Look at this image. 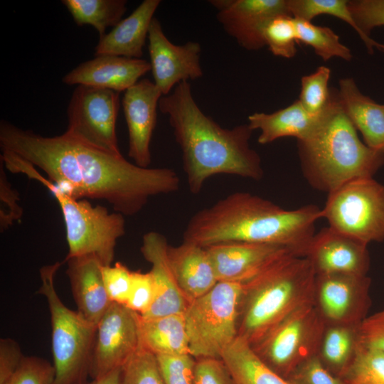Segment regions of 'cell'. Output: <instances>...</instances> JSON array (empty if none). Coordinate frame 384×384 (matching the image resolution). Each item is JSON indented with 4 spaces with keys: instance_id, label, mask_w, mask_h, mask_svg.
Segmentation results:
<instances>
[{
    "instance_id": "1",
    "label": "cell",
    "mask_w": 384,
    "mask_h": 384,
    "mask_svg": "<svg viewBox=\"0 0 384 384\" xmlns=\"http://www.w3.org/2000/svg\"><path fill=\"white\" fill-rule=\"evenodd\" d=\"M1 153L39 169L75 199H100L115 212L132 216L151 197L177 191L180 179L169 168H143L83 143L65 132L43 137L4 119L0 122Z\"/></svg>"
},
{
    "instance_id": "2",
    "label": "cell",
    "mask_w": 384,
    "mask_h": 384,
    "mask_svg": "<svg viewBox=\"0 0 384 384\" xmlns=\"http://www.w3.org/2000/svg\"><path fill=\"white\" fill-rule=\"evenodd\" d=\"M159 110L169 117L183 156L191 193L197 194L206 180L230 174L260 181L264 176L260 155L250 147L252 130L247 124L222 127L196 104L188 81L162 96Z\"/></svg>"
},
{
    "instance_id": "3",
    "label": "cell",
    "mask_w": 384,
    "mask_h": 384,
    "mask_svg": "<svg viewBox=\"0 0 384 384\" xmlns=\"http://www.w3.org/2000/svg\"><path fill=\"white\" fill-rule=\"evenodd\" d=\"M320 218L321 208L314 204L287 210L237 191L195 213L183 237L204 247L235 242L277 245L305 257Z\"/></svg>"
},
{
    "instance_id": "4",
    "label": "cell",
    "mask_w": 384,
    "mask_h": 384,
    "mask_svg": "<svg viewBox=\"0 0 384 384\" xmlns=\"http://www.w3.org/2000/svg\"><path fill=\"white\" fill-rule=\"evenodd\" d=\"M301 170L314 189L327 193L361 178H372L384 165V152L359 139L331 87L321 123L309 138L297 141Z\"/></svg>"
},
{
    "instance_id": "5",
    "label": "cell",
    "mask_w": 384,
    "mask_h": 384,
    "mask_svg": "<svg viewBox=\"0 0 384 384\" xmlns=\"http://www.w3.org/2000/svg\"><path fill=\"white\" fill-rule=\"evenodd\" d=\"M315 278L309 260L288 251L242 283L238 336L253 346L292 312L314 302Z\"/></svg>"
},
{
    "instance_id": "6",
    "label": "cell",
    "mask_w": 384,
    "mask_h": 384,
    "mask_svg": "<svg viewBox=\"0 0 384 384\" xmlns=\"http://www.w3.org/2000/svg\"><path fill=\"white\" fill-rule=\"evenodd\" d=\"M6 169L22 174L45 186L57 201L65 227L68 253L65 258L94 255L103 266L112 265L117 240L125 233V220L119 213L75 199L50 181L33 166L16 158L5 161Z\"/></svg>"
},
{
    "instance_id": "7",
    "label": "cell",
    "mask_w": 384,
    "mask_h": 384,
    "mask_svg": "<svg viewBox=\"0 0 384 384\" xmlns=\"http://www.w3.org/2000/svg\"><path fill=\"white\" fill-rule=\"evenodd\" d=\"M65 262L43 266L38 293L47 300L52 328L55 378L52 384H86L95 340L97 325L78 311L67 307L55 287V276Z\"/></svg>"
},
{
    "instance_id": "8",
    "label": "cell",
    "mask_w": 384,
    "mask_h": 384,
    "mask_svg": "<svg viewBox=\"0 0 384 384\" xmlns=\"http://www.w3.org/2000/svg\"><path fill=\"white\" fill-rule=\"evenodd\" d=\"M242 290V283L219 281L189 303L184 319L190 353L196 359L221 358L238 336Z\"/></svg>"
},
{
    "instance_id": "9",
    "label": "cell",
    "mask_w": 384,
    "mask_h": 384,
    "mask_svg": "<svg viewBox=\"0 0 384 384\" xmlns=\"http://www.w3.org/2000/svg\"><path fill=\"white\" fill-rule=\"evenodd\" d=\"M321 217L329 226L367 245L384 241V185L352 180L328 194Z\"/></svg>"
},
{
    "instance_id": "10",
    "label": "cell",
    "mask_w": 384,
    "mask_h": 384,
    "mask_svg": "<svg viewBox=\"0 0 384 384\" xmlns=\"http://www.w3.org/2000/svg\"><path fill=\"white\" fill-rule=\"evenodd\" d=\"M326 326L312 302L292 312L251 347L287 379L302 362L318 354Z\"/></svg>"
},
{
    "instance_id": "11",
    "label": "cell",
    "mask_w": 384,
    "mask_h": 384,
    "mask_svg": "<svg viewBox=\"0 0 384 384\" xmlns=\"http://www.w3.org/2000/svg\"><path fill=\"white\" fill-rule=\"evenodd\" d=\"M119 109V92L78 85L68 106L65 133L100 150L121 155L116 132Z\"/></svg>"
},
{
    "instance_id": "12",
    "label": "cell",
    "mask_w": 384,
    "mask_h": 384,
    "mask_svg": "<svg viewBox=\"0 0 384 384\" xmlns=\"http://www.w3.org/2000/svg\"><path fill=\"white\" fill-rule=\"evenodd\" d=\"M141 346L140 314L112 302L97 325L90 376L96 379L121 368Z\"/></svg>"
},
{
    "instance_id": "13",
    "label": "cell",
    "mask_w": 384,
    "mask_h": 384,
    "mask_svg": "<svg viewBox=\"0 0 384 384\" xmlns=\"http://www.w3.org/2000/svg\"><path fill=\"white\" fill-rule=\"evenodd\" d=\"M370 284L368 275L316 274L314 302L326 325H359L370 307Z\"/></svg>"
},
{
    "instance_id": "14",
    "label": "cell",
    "mask_w": 384,
    "mask_h": 384,
    "mask_svg": "<svg viewBox=\"0 0 384 384\" xmlns=\"http://www.w3.org/2000/svg\"><path fill=\"white\" fill-rule=\"evenodd\" d=\"M149 53L154 83L163 96L177 85L203 75L199 43L176 45L166 36L161 23L154 18L149 31Z\"/></svg>"
},
{
    "instance_id": "15",
    "label": "cell",
    "mask_w": 384,
    "mask_h": 384,
    "mask_svg": "<svg viewBox=\"0 0 384 384\" xmlns=\"http://www.w3.org/2000/svg\"><path fill=\"white\" fill-rule=\"evenodd\" d=\"M209 2L216 9L217 19L225 31L247 50H257L265 46L262 31L271 18L279 14L291 15L288 0H213Z\"/></svg>"
},
{
    "instance_id": "16",
    "label": "cell",
    "mask_w": 384,
    "mask_h": 384,
    "mask_svg": "<svg viewBox=\"0 0 384 384\" xmlns=\"http://www.w3.org/2000/svg\"><path fill=\"white\" fill-rule=\"evenodd\" d=\"M161 97L155 83L144 78L126 90L122 99L129 136L128 156L143 168H148L151 162L150 144Z\"/></svg>"
},
{
    "instance_id": "17",
    "label": "cell",
    "mask_w": 384,
    "mask_h": 384,
    "mask_svg": "<svg viewBox=\"0 0 384 384\" xmlns=\"http://www.w3.org/2000/svg\"><path fill=\"white\" fill-rule=\"evenodd\" d=\"M305 257L316 274L367 275L370 265L367 244L329 226L315 233Z\"/></svg>"
},
{
    "instance_id": "18",
    "label": "cell",
    "mask_w": 384,
    "mask_h": 384,
    "mask_svg": "<svg viewBox=\"0 0 384 384\" xmlns=\"http://www.w3.org/2000/svg\"><path fill=\"white\" fill-rule=\"evenodd\" d=\"M162 234L150 231L144 235L140 250L151 265L155 287V299L149 311L141 316L145 319L172 314H184L189 302L181 290L168 258L169 247Z\"/></svg>"
},
{
    "instance_id": "19",
    "label": "cell",
    "mask_w": 384,
    "mask_h": 384,
    "mask_svg": "<svg viewBox=\"0 0 384 384\" xmlns=\"http://www.w3.org/2000/svg\"><path fill=\"white\" fill-rule=\"evenodd\" d=\"M206 249L218 281L242 284L256 276L280 255L292 252L277 245L243 242L217 244Z\"/></svg>"
},
{
    "instance_id": "20",
    "label": "cell",
    "mask_w": 384,
    "mask_h": 384,
    "mask_svg": "<svg viewBox=\"0 0 384 384\" xmlns=\"http://www.w3.org/2000/svg\"><path fill=\"white\" fill-rule=\"evenodd\" d=\"M151 70L150 63L141 58L99 55L73 69L63 78L67 85H78L126 91Z\"/></svg>"
},
{
    "instance_id": "21",
    "label": "cell",
    "mask_w": 384,
    "mask_h": 384,
    "mask_svg": "<svg viewBox=\"0 0 384 384\" xmlns=\"http://www.w3.org/2000/svg\"><path fill=\"white\" fill-rule=\"evenodd\" d=\"M67 275L78 311L97 325L110 302L102 279L100 261L94 255L65 258Z\"/></svg>"
},
{
    "instance_id": "22",
    "label": "cell",
    "mask_w": 384,
    "mask_h": 384,
    "mask_svg": "<svg viewBox=\"0 0 384 384\" xmlns=\"http://www.w3.org/2000/svg\"><path fill=\"white\" fill-rule=\"evenodd\" d=\"M167 255L176 282L189 303L219 282L206 247L183 240L178 246L169 245Z\"/></svg>"
},
{
    "instance_id": "23",
    "label": "cell",
    "mask_w": 384,
    "mask_h": 384,
    "mask_svg": "<svg viewBox=\"0 0 384 384\" xmlns=\"http://www.w3.org/2000/svg\"><path fill=\"white\" fill-rule=\"evenodd\" d=\"M159 0H144L127 18L122 19L113 29L100 37L95 55H116L140 58L148 38L154 14Z\"/></svg>"
},
{
    "instance_id": "24",
    "label": "cell",
    "mask_w": 384,
    "mask_h": 384,
    "mask_svg": "<svg viewBox=\"0 0 384 384\" xmlns=\"http://www.w3.org/2000/svg\"><path fill=\"white\" fill-rule=\"evenodd\" d=\"M324 112L319 116L309 113L299 100L272 113L255 112L248 116L250 129L259 130L257 142L267 144L287 137L304 140L320 126Z\"/></svg>"
},
{
    "instance_id": "25",
    "label": "cell",
    "mask_w": 384,
    "mask_h": 384,
    "mask_svg": "<svg viewBox=\"0 0 384 384\" xmlns=\"http://www.w3.org/2000/svg\"><path fill=\"white\" fill-rule=\"evenodd\" d=\"M338 95L351 122L370 148L384 152V105L363 94L353 78L338 82Z\"/></svg>"
},
{
    "instance_id": "26",
    "label": "cell",
    "mask_w": 384,
    "mask_h": 384,
    "mask_svg": "<svg viewBox=\"0 0 384 384\" xmlns=\"http://www.w3.org/2000/svg\"><path fill=\"white\" fill-rule=\"evenodd\" d=\"M140 338L142 347L155 356L191 354L184 314L140 315Z\"/></svg>"
},
{
    "instance_id": "27",
    "label": "cell",
    "mask_w": 384,
    "mask_h": 384,
    "mask_svg": "<svg viewBox=\"0 0 384 384\" xmlns=\"http://www.w3.org/2000/svg\"><path fill=\"white\" fill-rule=\"evenodd\" d=\"M221 359L234 384H292L264 363L240 336L224 351Z\"/></svg>"
},
{
    "instance_id": "28",
    "label": "cell",
    "mask_w": 384,
    "mask_h": 384,
    "mask_svg": "<svg viewBox=\"0 0 384 384\" xmlns=\"http://www.w3.org/2000/svg\"><path fill=\"white\" fill-rule=\"evenodd\" d=\"M359 325L326 326L318 355L326 368L338 377L355 356L359 345Z\"/></svg>"
},
{
    "instance_id": "29",
    "label": "cell",
    "mask_w": 384,
    "mask_h": 384,
    "mask_svg": "<svg viewBox=\"0 0 384 384\" xmlns=\"http://www.w3.org/2000/svg\"><path fill=\"white\" fill-rule=\"evenodd\" d=\"M62 4L78 26L90 25L100 37L109 27H114L127 11L125 0H63Z\"/></svg>"
},
{
    "instance_id": "30",
    "label": "cell",
    "mask_w": 384,
    "mask_h": 384,
    "mask_svg": "<svg viewBox=\"0 0 384 384\" xmlns=\"http://www.w3.org/2000/svg\"><path fill=\"white\" fill-rule=\"evenodd\" d=\"M298 43L312 47L323 60L340 58L350 61L351 50L340 41L339 36L329 27L317 26L311 22L295 18Z\"/></svg>"
},
{
    "instance_id": "31",
    "label": "cell",
    "mask_w": 384,
    "mask_h": 384,
    "mask_svg": "<svg viewBox=\"0 0 384 384\" xmlns=\"http://www.w3.org/2000/svg\"><path fill=\"white\" fill-rule=\"evenodd\" d=\"M339 378L343 384H384V352L359 343L354 358Z\"/></svg>"
},
{
    "instance_id": "32",
    "label": "cell",
    "mask_w": 384,
    "mask_h": 384,
    "mask_svg": "<svg viewBox=\"0 0 384 384\" xmlns=\"http://www.w3.org/2000/svg\"><path fill=\"white\" fill-rule=\"evenodd\" d=\"M265 45L275 56L292 58L297 53L298 43L295 18L289 14L271 18L262 31Z\"/></svg>"
},
{
    "instance_id": "33",
    "label": "cell",
    "mask_w": 384,
    "mask_h": 384,
    "mask_svg": "<svg viewBox=\"0 0 384 384\" xmlns=\"http://www.w3.org/2000/svg\"><path fill=\"white\" fill-rule=\"evenodd\" d=\"M348 6L368 53L373 54L375 50L384 53V43L370 36L375 28L384 26V0H348Z\"/></svg>"
},
{
    "instance_id": "34",
    "label": "cell",
    "mask_w": 384,
    "mask_h": 384,
    "mask_svg": "<svg viewBox=\"0 0 384 384\" xmlns=\"http://www.w3.org/2000/svg\"><path fill=\"white\" fill-rule=\"evenodd\" d=\"M290 14L296 19L311 22L320 15H329L349 24L361 37V31L348 8V0H288Z\"/></svg>"
},
{
    "instance_id": "35",
    "label": "cell",
    "mask_w": 384,
    "mask_h": 384,
    "mask_svg": "<svg viewBox=\"0 0 384 384\" xmlns=\"http://www.w3.org/2000/svg\"><path fill=\"white\" fill-rule=\"evenodd\" d=\"M331 77L329 68L321 65L301 78V90L299 101L311 114L320 115L326 107L331 94L329 81Z\"/></svg>"
},
{
    "instance_id": "36",
    "label": "cell",
    "mask_w": 384,
    "mask_h": 384,
    "mask_svg": "<svg viewBox=\"0 0 384 384\" xmlns=\"http://www.w3.org/2000/svg\"><path fill=\"white\" fill-rule=\"evenodd\" d=\"M118 384H164L155 355L141 346L122 367Z\"/></svg>"
},
{
    "instance_id": "37",
    "label": "cell",
    "mask_w": 384,
    "mask_h": 384,
    "mask_svg": "<svg viewBox=\"0 0 384 384\" xmlns=\"http://www.w3.org/2000/svg\"><path fill=\"white\" fill-rule=\"evenodd\" d=\"M155 356L164 384H193L196 358L191 354Z\"/></svg>"
},
{
    "instance_id": "38",
    "label": "cell",
    "mask_w": 384,
    "mask_h": 384,
    "mask_svg": "<svg viewBox=\"0 0 384 384\" xmlns=\"http://www.w3.org/2000/svg\"><path fill=\"white\" fill-rule=\"evenodd\" d=\"M55 378L53 364L36 356H24L14 374L4 384H52Z\"/></svg>"
},
{
    "instance_id": "39",
    "label": "cell",
    "mask_w": 384,
    "mask_h": 384,
    "mask_svg": "<svg viewBox=\"0 0 384 384\" xmlns=\"http://www.w3.org/2000/svg\"><path fill=\"white\" fill-rule=\"evenodd\" d=\"M102 275L111 302L126 305L129 299L132 271L121 262L102 266Z\"/></svg>"
},
{
    "instance_id": "40",
    "label": "cell",
    "mask_w": 384,
    "mask_h": 384,
    "mask_svg": "<svg viewBox=\"0 0 384 384\" xmlns=\"http://www.w3.org/2000/svg\"><path fill=\"white\" fill-rule=\"evenodd\" d=\"M5 166L0 161V230L4 232L14 223L19 222L23 215V209L19 205L18 192L12 187L8 180Z\"/></svg>"
},
{
    "instance_id": "41",
    "label": "cell",
    "mask_w": 384,
    "mask_h": 384,
    "mask_svg": "<svg viewBox=\"0 0 384 384\" xmlns=\"http://www.w3.org/2000/svg\"><path fill=\"white\" fill-rule=\"evenodd\" d=\"M287 379L292 384H343L339 377L326 368L318 354L302 362Z\"/></svg>"
},
{
    "instance_id": "42",
    "label": "cell",
    "mask_w": 384,
    "mask_h": 384,
    "mask_svg": "<svg viewBox=\"0 0 384 384\" xmlns=\"http://www.w3.org/2000/svg\"><path fill=\"white\" fill-rule=\"evenodd\" d=\"M155 299V287L150 272L132 271L130 293L127 304L129 309L144 315Z\"/></svg>"
},
{
    "instance_id": "43",
    "label": "cell",
    "mask_w": 384,
    "mask_h": 384,
    "mask_svg": "<svg viewBox=\"0 0 384 384\" xmlns=\"http://www.w3.org/2000/svg\"><path fill=\"white\" fill-rule=\"evenodd\" d=\"M193 384H234L231 375L221 358L196 359Z\"/></svg>"
},
{
    "instance_id": "44",
    "label": "cell",
    "mask_w": 384,
    "mask_h": 384,
    "mask_svg": "<svg viewBox=\"0 0 384 384\" xmlns=\"http://www.w3.org/2000/svg\"><path fill=\"white\" fill-rule=\"evenodd\" d=\"M358 333L361 345L384 352V310L366 317Z\"/></svg>"
},
{
    "instance_id": "45",
    "label": "cell",
    "mask_w": 384,
    "mask_h": 384,
    "mask_svg": "<svg viewBox=\"0 0 384 384\" xmlns=\"http://www.w3.org/2000/svg\"><path fill=\"white\" fill-rule=\"evenodd\" d=\"M23 357L16 341L11 338H1L0 384L5 383L14 374Z\"/></svg>"
},
{
    "instance_id": "46",
    "label": "cell",
    "mask_w": 384,
    "mask_h": 384,
    "mask_svg": "<svg viewBox=\"0 0 384 384\" xmlns=\"http://www.w3.org/2000/svg\"><path fill=\"white\" fill-rule=\"evenodd\" d=\"M121 368L114 370L101 378L92 379L86 384H118Z\"/></svg>"
}]
</instances>
